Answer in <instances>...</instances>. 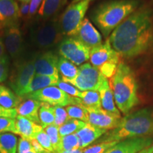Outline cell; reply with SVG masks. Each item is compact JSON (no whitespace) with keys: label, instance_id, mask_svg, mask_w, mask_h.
<instances>
[{"label":"cell","instance_id":"cell-1","mask_svg":"<svg viewBox=\"0 0 153 153\" xmlns=\"http://www.w3.org/2000/svg\"><path fill=\"white\" fill-rule=\"evenodd\" d=\"M113 49L126 58L137 57L153 47L152 11L143 7L127 17L108 38Z\"/></svg>","mask_w":153,"mask_h":153},{"label":"cell","instance_id":"cell-2","mask_svg":"<svg viewBox=\"0 0 153 153\" xmlns=\"http://www.w3.org/2000/svg\"><path fill=\"white\" fill-rule=\"evenodd\" d=\"M153 135V108H145L121 118L116 128L105 133L101 142H119Z\"/></svg>","mask_w":153,"mask_h":153},{"label":"cell","instance_id":"cell-3","mask_svg":"<svg viewBox=\"0 0 153 153\" xmlns=\"http://www.w3.org/2000/svg\"><path fill=\"white\" fill-rule=\"evenodd\" d=\"M137 0H111L101 3L96 8L93 20L105 38L139 7Z\"/></svg>","mask_w":153,"mask_h":153},{"label":"cell","instance_id":"cell-4","mask_svg":"<svg viewBox=\"0 0 153 153\" xmlns=\"http://www.w3.org/2000/svg\"><path fill=\"white\" fill-rule=\"evenodd\" d=\"M110 87L118 109L123 114H128L139 101L137 84L131 68L125 63H119L111 79Z\"/></svg>","mask_w":153,"mask_h":153},{"label":"cell","instance_id":"cell-5","mask_svg":"<svg viewBox=\"0 0 153 153\" xmlns=\"http://www.w3.org/2000/svg\"><path fill=\"white\" fill-rule=\"evenodd\" d=\"M63 36L59 20L53 17L48 20H44L32 28L30 39L34 46L39 49L46 50L62 41Z\"/></svg>","mask_w":153,"mask_h":153},{"label":"cell","instance_id":"cell-6","mask_svg":"<svg viewBox=\"0 0 153 153\" xmlns=\"http://www.w3.org/2000/svg\"><path fill=\"white\" fill-rule=\"evenodd\" d=\"M120 55L113 49L108 38L104 43L90 50L91 65L97 68L104 77L111 78L119 65Z\"/></svg>","mask_w":153,"mask_h":153},{"label":"cell","instance_id":"cell-7","mask_svg":"<svg viewBox=\"0 0 153 153\" xmlns=\"http://www.w3.org/2000/svg\"><path fill=\"white\" fill-rule=\"evenodd\" d=\"M90 0H81L71 3L59 19L61 31L63 35L72 37L75 35L80 25L85 19Z\"/></svg>","mask_w":153,"mask_h":153},{"label":"cell","instance_id":"cell-8","mask_svg":"<svg viewBox=\"0 0 153 153\" xmlns=\"http://www.w3.org/2000/svg\"><path fill=\"white\" fill-rule=\"evenodd\" d=\"M25 98L46 103L53 106L79 105V98L68 95L56 86H51L25 96Z\"/></svg>","mask_w":153,"mask_h":153},{"label":"cell","instance_id":"cell-9","mask_svg":"<svg viewBox=\"0 0 153 153\" xmlns=\"http://www.w3.org/2000/svg\"><path fill=\"white\" fill-rule=\"evenodd\" d=\"M104 77L98 69L90 63H84L78 68L77 74L74 79L63 82L73 85L81 91H98Z\"/></svg>","mask_w":153,"mask_h":153},{"label":"cell","instance_id":"cell-10","mask_svg":"<svg viewBox=\"0 0 153 153\" xmlns=\"http://www.w3.org/2000/svg\"><path fill=\"white\" fill-rule=\"evenodd\" d=\"M35 57L19 64L12 72L9 85L17 96L23 98L25 91L35 76Z\"/></svg>","mask_w":153,"mask_h":153},{"label":"cell","instance_id":"cell-11","mask_svg":"<svg viewBox=\"0 0 153 153\" xmlns=\"http://www.w3.org/2000/svg\"><path fill=\"white\" fill-rule=\"evenodd\" d=\"M58 53L75 65H81L89 60L90 49L74 37H69L60 42Z\"/></svg>","mask_w":153,"mask_h":153},{"label":"cell","instance_id":"cell-12","mask_svg":"<svg viewBox=\"0 0 153 153\" xmlns=\"http://www.w3.org/2000/svg\"><path fill=\"white\" fill-rule=\"evenodd\" d=\"M86 109L89 116L88 123L101 129L108 131L116 128L121 119L120 116L111 114L102 108H86Z\"/></svg>","mask_w":153,"mask_h":153},{"label":"cell","instance_id":"cell-13","mask_svg":"<svg viewBox=\"0 0 153 153\" xmlns=\"http://www.w3.org/2000/svg\"><path fill=\"white\" fill-rule=\"evenodd\" d=\"M2 41L11 57L17 59L21 57L24 51V40L18 25L4 28Z\"/></svg>","mask_w":153,"mask_h":153},{"label":"cell","instance_id":"cell-14","mask_svg":"<svg viewBox=\"0 0 153 153\" xmlns=\"http://www.w3.org/2000/svg\"><path fill=\"white\" fill-rule=\"evenodd\" d=\"M35 57V73L36 75L59 76L57 62L59 57L52 51L40 53Z\"/></svg>","mask_w":153,"mask_h":153},{"label":"cell","instance_id":"cell-15","mask_svg":"<svg viewBox=\"0 0 153 153\" xmlns=\"http://www.w3.org/2000/svg\"><path fill=\"white\" fill-rule=\"evenodd\" d=\"M153 144V137H133L119 141L104 153H137Z\"/></svg>","mask_w":153,"mask_h":153},{"label":"cell","instance_id":"cell-16","mask_svg":"<svg viewBox=\"0 0 153 153\" xmlns=\"http://www.w3.org/2000/svg\"><path fill=\"white\" fill-rule=\"evenodd\" d=\"M74 37L91 50L102 43V37L87 18H85Z\"/></svg>","mask_w":153,"mask_h":153},{"label":"cell","instance_id":"cell-17","mask_svg":"<svg viewBox=\"0 0 153 153\" xmlns=\"http://www.w3.org/2000/svg\"><path fill=\"white\" fill-rule=\"evenodd\" d=\"M19 6L16 0H0V28L18 25Z\"/></svg>","mask_w":153,"mask_h":153},{"label":"cell","instance_id":"cell-18","mask_svg":"<svg viewBox=\"0 0 153 153\" xmlns=\"http://www.w3.org/2000/svg\"><path fill=\"white\" fill-rule=\"evenodd\" d=\"M15 124L16 135L30 140H35L38 134L43 130L41 125L21 116H17L15 118Z\"/></svg>","mask_w":153,"mask_h":153},{"label":"cell","instance_id":"cell-19","mask_svg":"<svg viewBox=\"0 0 153 153\" xmlns=\"http://www.w3.org/2000/svg\"><path fill=\"white\" fill-rule=\"evenodd\" d=\"M98 91L100 95L101 108L111 114L120 116L119 110L115 104L114 94L110 84L106 77H104L101 82Z\"/></svg>","mask_w":153,"mask_h":153},{"label":"cell","instance_id":"cell-20","mask_svg":"<svg viewBox=\"0 0 153 153\" xmlns=\"http://www.w3.org/2000/svg\"><path fill=\"white\" fill-rule=\"evenodd\" d=\"M107 132L106 130L101 129L87 123L82 128L76 133L79 141L80 149H85L95 140L102 137Z\"/></svg>","mask_w":153,"mask_h":153},{"label":"cell","instance_id":"cell-21","mask_svg":"<svg viewBox=\"0 0 153 153\" xmlns=\"http://www.w3.org/2000/svg\"><path fill=\"white\" fill-rule=\"evenodd\" d=\"M41 102L33 99H27L22 101L16 108L18 116H21L31 121L40 123L39 110L41 108Z\"/></svg>","mask_w":153,"mask_h":153},{"label":"cell","instance_id":"cell-22","mask_svg":"<svg viewBox=\"0 0 153 153\" xmlns=\"http://www.w3.org/2000/svg\"><path fill=\"white\" fill-rule=\"evenodd\" d=\"M68 2V0H43L38 10V16L44 20L53 18Z\"/></svg>","mask_w":153,"mask_h":153},{"label":"cell","instance_id":"cell-23","mask_svg":"<svg viewBox=\"0 0 153 153\" xmlns=\"http://www.w3.org/2000/svg\"><path fill=\"white\" fill-rule=\"evenodd\" d=\"M59 80H60V76L36 75L35 74L28 87L26 88L24 97L28 94L41 90L44 88L55 86Z\"/></svg>","mask_w":153,"mask_h":153},{"label":"cell","instance_id":"cell-24","mask_svg":"<svg viewBox=\"0 0 153 153\" xmlns=\"http://www.w3.org/2000/svg\"><path fill=\"white\" fill-rule=\"evenodd\" d=\"M22 97L4 86H0V105L6 108H16L22 103Z\"/></svg>","mask_w":153,"mask_h":153},{"label":"cell","instance_id":"cell-25","mask_svg":"<svg viewBox=\"0 0 153 153\" xmlns=\"http://www.w3.org/2000/svg\"><path fill=\"white\" fill-rule=\"evenodd\" d=\"M57 70L62 76V81L74 79L78 72V68L74 63L61 56L58 59Z\"/></svg>","mask_w":153,"mask_h":153},{"label":"cell","instance_id":"cell-26","mask_svg":"<svg viewBox=\"0 0 153 153\" xmlns=\"http://www.w3.org/2000/svg\"><path fill=\"white\" fill-rule=\"evenodd\" d=\"M18 138L14 133H0V153H17Z\"/></svg>","mask_w":153,"mask_h":153},{"label":"cell","instance_id":"cell-27","mask_svg":"<svg viewBox=\"0 0 153 153\" xmlns=\"http://www.w3.org/2000/svg\"><path fill=\"white\" fill-rule=\"evenodd\" d=\"M79 102L86 108H101L100 95L97 91H82Z\"/></svg>","mask_w":153,"mask_h":153},{"label":"cell","instance_id":"cell-28","mask_svg":"<svg viewBox=\"0 0 153 153\" xmlns=\"http://www.w3.org/2000/svg\"><path fill=\"white\" fill-rule=\"evenodd\" d=\"M40 123L43 128L53 125L55 122L54 106H51L46 103H42L39 110Z\"/></svg>","mask_w":153,"mask_h":153},{"label":"cell","instance_id":"cell-29","mask_svg":"<svg viewBox=\"0 0 153 153\" xmlns=\"http://www.w3.org/2000/svg\"><path fill=\"white\" fill-rule=\"evenodd\" d=\"M85 122L77 119L69 118L64 124L59 127V133L61 137L76 133L86 125Z\"/></svg>","mask_w":153,"mask_h":153},{"label":"cell","instance_id":"cell-30","mask_svg":"<svg viewBox=\"0 0 153 153\" xmlns=\"http://www.w3.org/2000/svg\"><path fill=\"white\" fill-rule=\"evenodd\" d=\"M65 110L69 118L77 119L88 123L89 116L86 108L82 105H70L66 106Z\"/></svg>","mask_w":153,"mask_h":153},{"label":"cell","instance_id":"cell-31","mask_svg":"<svg viewBox=\"0 0 153 153\" xmlns=\"http://www.w3.org/2000/svg\"><path fill=\"white\" fill-rule=\"evenodd\" d=\"M51 139L55 153L58 152L60 150L61 136L59 133V127L54 125H51L43 129Z\"/></svg>","mask_w":153,"mask_h":153},{"label":"cell","instance_id":"cell-32","mask_svg":"<svg viewBox=\"0 0 153 153\" xmlns=\"http://www.w3.org/2000/svg\"><path fill=\"white\" fill-rule=\"evenodd\" d=\"M79 148H80L79 141V139H78V137L76 136V133L61 137L60 151L71 150Z\"/></svg>","mask_w":153,"mask_h":153},{"label":"cell","instance_id":"cell-33","mask_svg":"<svg viewBox=\"0 0 153 153\" xmlns=\"http://www.w3.org/2000/svg\"><path fill=\"white\" fill-rule=\"evenodd\" d=\"M118 142H101L98 144L86 148L83 150V153H104L105 151L111 148Z\"/></svg>","mask_w":153,"mask_h":153},{"label":"cell","instance_id":"cell-34","mask_svg":"<svg viewBox=\"0 0 153 153\" xmlns=\"http://www.w3.org/2000/svg\"><path fill=\"white\" fill-rule=\"evenodd\" d=\"M56 87L60 88L61 90L65 91L68 95L71 96L73 97H77V98H80L82 95V92L78 89H76L75 87L73 85H70V84L68 83V82H63L62 80H59L58 82L56 84Z\"/></svg>","mask_w":153,"mask_h":153},{"label":"cell","instance_id":"cell-35","mask_svg":"<svg viewBox=\"0 0 153 153\" xmlns=\"http://www.w3.org/2000/svg\"><path fill=\"white\" fill-rule=\"evenodd\" d=\"M36 140L46 152L49 153H55L51 139H50L48 134L45 133L44 130L38 134L36 137Z\"/></svg>","mask_w":153,"mask_h":153},{"label":"cell","instance_id":"cell-36","mask_svg":"<svg viewBox=\"0 0 153 153\" xmlns=\"http://www.w3.org/2000/svg\"><path fill=\"white\" fill-rule=\"evenodd\" d=\"M5 133L16 134L15 118H0V133Z\"/></svg>","mask_w":153,"mask_h":153},{"label":"cell","instance_id":"cell-37","mask_svg":"<svg viewBox=\"0 0 153 153\" xmlns=\"http://www.w3.org/2000/svg\"><path fill=\"white\" fill-rule=\"evenodd\" d=\"M55 122L54 125L60 127L69 119L65 108L62 106H54Z\"/></svg>","mask_w":153,"mask_h":153},{"label":"cell","instance_id":"cell-38","mask_svg":"<svg viewBox=\"0 0 153 153\" xmlns=\"http://www.w3.org/2000/svg\"><path fill=\"white\" fill-rule=\"evenodd\" d=\"M32 150H33V148H32L31 142L30 140L20 137L19 141L17 153H30Z\"/></svg>","mask_w":153,"mask_h":153},{"label":"cell","instance_id":"cell-39","mask_svg":"<svg viewBox=\"0 0 153 153\" xmlns=\"http://www.w3.org/2000/svg\"><path fill=\"white\" fill-rule=\"evenodd\" d=\"M9 60H0V82L6 81L9 76Z\"/></svg>","mask_w":153,"mask_h":153},{"label":"cell","instance_id":"cell-40","mask_svg":"<svg viewBox=\"0 0 153 153\" xmlns=\"http://www.w3.org/2000/svg\"><path fill=\"white\" fill-rule=\"evenodd\" d=\"M17 116L16 108H6L0 105V118H16Z\"/></svg>","mask_w":153,"mask_h":153},{"label":"cell","instance_id":"cell-41","mask_svg":"<svg viewBox=\"0 0 153 153\" xmlns=\"http://www.w3.org/2000/svg\"><path fill=\"white\" fill-rule=\"evenodd\" d=\"M19 6V16L22 19H29L30 2H21Z\"/></svg>","mask_w":153,"mask_h":153},{"label":"cell","instance_id":"cell-42","mask_svg":"<svg viewBox=\"0 0 153 153\" xmlns=\"http://www.w3.org/2000/svg\"><path fill=\"white\" fill-rule=\"evenodd\" d=\"M43 0H30V11H29V19L35 16L36 12H38V9L41 6Z\"/></svg>","mask_w":153,"mask_h":153},{"label":"cell","instance_id":"cell-43","mask_svg":"<svg viewBox=\"0 0 153 153\" xmlns=\"http://www.w3.org/2000/svg\"><path fill=\"white\" fill-rule=\"evenodd\" d=\"M9 60V57L6 53V48L4 42L2 39L0 38V60Z\"/></svg>","mask_w":153,"mask_h":153},{"label":"cell","instance_id":"cell-44","mask_svg":"<svg viewBox=\"0 0 153 153\" xmlns=\"http://www.w3.org/2000/svg\"><path fill=\"white\" fill-rule=\"evenodd\" d=\"M30 142H31V145H32V148L35 151L38 152H40V153H49L45 151L44 149L42 148L41 145L39 144V143H38V141L36 140H30Z\"/></svg>","mask_w":153,"mask_h":153},{"label":"cell","instance_id":"cell-45","mask_svg":"<svg viewBox=\"0 0 153 153\" xmlns=\"http://www.w3.org/2000/svg\"><path fill=\"white\" fill-rule=\"evenodd\" d=\"M57 153H83V150L82 149H75V150H62Z\"/></svg>","mask_w":153,"mask_h":153},{"label":"cell","instance_id":"cell-46","mask_svg":"<svg viewBox=\"0 0 153 153\" xmlns=\"http://www.w3.org/2000/svg\"><path fill=\"white\" fill-rule=\"evenodd\" d=\"M137 153H153V144L150 146L145 148Z\"/></svg>","mask_w":153,"mask_h":153},{"label":"cell","instance_id":"cell-47","mask_svg":"<svg viewBox=\"0 0 153 153\" xmlns=\"http://www.w3.org/2000/svg\"><path fill=\"white\" fill-rule=\"evenodd\" d=\"M21 2H30V0H19Z\"/></svg>","mask_w":153,"mask_h":153},{"label":"cell","instance_id":"cell-48","mask_svg":"<svg viewBox=\"0 0 153 153\" xmlns=\"http://www.w3.org/2000/svg\"><path fill=\"white\" fill-rule=\"evenodd\" d=\"M81 1V0H72V3H75V2H77V1Z\"/></svg>","mask_w":153,"mask_h":153},{"label":"cell","instance_id":"cell-49","mask_svg":"<svg viewBox=\"0 0 153 153\" xmlns=\"http://www.w3.org/2000/svg\"><path fill=\"white\" fill-rule=\"evenodd\" d=\"M30 153H40V152H36V151H35V150H34L33 149V150H32L31 151H30Z\"/></svg>","mask_w":153,"mask_h":153}]
</instances>
